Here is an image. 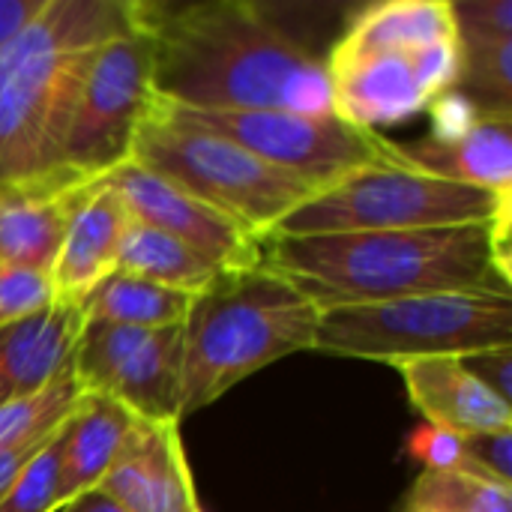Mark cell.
Returning <instances> with one entry per match:
<instances>
[{"mask_svg":"<svg viewBox=\"0 0 512 512\" xmlns=\"http://www.w3.org/2000/svg\"><path fill=\"white\" fill-rule=\"evenodd\" d=\"M153 96L183 108H285L333 114L327 63L258 3L141 0Z\"/></svg>","mask_w":512,"mask_h":512,"instance_id":"obj_1","label":"cell"},{"mask_svg":"<svg viewBox=\"0 0 512 512\" xmlns=\"http://www.w3.org/2000/svg\"><path fill=\"white\" fill-rule=\"evenodd\" d=\"M261 264L321 312L438 291H510V216L483 225L264 237Z\"/></svg>","mask_w":512,"mask_h":512,"instance_id":"obj_2","label":"cell"},{"mask_svg":"<svg viewBox=\"0 0 512 512\" xmlns=\"http://www.w3.org/2000/svg\"><path fill=\"white\" fill-rule=\"evenodd\" d=\"M138 21V0H45L0 48V186L60 171L96 54Z\"/></svg>","mask_w":512,"mask_h":512,"instance_id":"obj_3","label":"cell"},{"mask_svg":"<svg viewBox=\"0 0 512 512\" xmlns=\"http://www.w3.org/2000/svg\"><path fill=\"white\" fill-rule=\"evenodd\" d=\"M321 309L264 264L219 270L183 321L180 420L276 360L315 351Z\"/></svg>","mask_w":512,"mask_h":512,"instance_id":"obj_4","label":"cell"},{"mask_svg":"<svg viewBox=\"0 0 512 512\" xmlns=\"http://www.w3.org/2000/svg\"><path fill=\"white\" fill-rule=\"evenodd\" d=\"M512 348V291H438L321 312L315 351L399 366Z\"/></svg>","mask_w":512,"mask_h":512,"instance_id":"obj_5","label":"cell"},{"mask_svg":"<svg viewBox=\"0 0 512 512\" xmlns=\"http://www.w3.org/2000/svg\"><path fill=\"white\" fill-rule=\"evenodd\" d=\"M129 162L177 183L258 240L321 192L228 138L165 114L153 99L132 138Z\"/></svg>","mask_w":512,"mask_h":512,"instance_id":"obj_6","label":"cell"},{"mask_svg":"<svg viewBox=\"0 0 512 512\" xmlns=\"http://www.w3.org/2000/svg\"><path fill=\"white\" fill-rule=\"evenodd\" d=\"M512 213V192L495 195L414 168L405 156L393 165L354 171L288 213L270 234L324 237L363 231H414L483 225ZM267 234V237H270Z\"/></svg>","mask_w":512,"mask_h":512,"instance_id":"obj_7","label":"cell"},{"mask_svg":"<svg viewBox=\"0 0 512 512\" xmlns=\"http://www.w3.org/2000/svg\"><path fill=\"white\" fill-rule=\"evenodd\" d=\"M153 102L198 129L228 138L261 162L288 171L318 189L336 180L402 159V147L375 129L354 126L333 114H303L285 108H183L153 96Z\"/></svg>","mask_w":512,"mask_h":512,"instance_id":"obj_8","label":"cell"},{"mask_svg":"<svg viewBox=\"0 0 512 512\" xmlns=\"http://www.w3.org/2000/svg\"><path fill=\"white\" fill-rule=\"evenodd\" d=\"M150 99V39L141 27L138 0L135 27L114 36L87 72L60 150V171L93 183L123 165Z\"/></svg>","mask_w":512,"mask_h":512,"instance_id":"obj_9","label":"cell"},{"mask_svg":"<svg viewBox=\"0 0 512 512\" xmlns=\"http://www.w3.org/2000/svg\"><path fill=\"white\" fill-rule=\"evenodd\" d=\"M180 327H123L84 321L72 378L81 393L102 396L144 423H180Z\"/></svg>","mask_w":512,"mask_h":512,"instance_id":"obj_10","label":"cell"},{"mask_svg":"<svg viewBox=\"0 0 512 512\" xmlns=\"http://www.w3.org/2000/svg\"><path fill=\"white\" fill-rule=\"evenodd\" d=\"M333 111L363 129L402 123L456 87L459 39L417 51H330Z\"/></svg>","mask_w":512,"mask_h":512,"instance_id":"obj_11","label":"cell"},{"mask_svg":"<svg viewBox=\"0 0 512 512\" xmlns=\"http://www.w3.org/2000/svg\"><path fill=\"white\" fill-rule=\"evenodd\" d=\"M111 186L135 222L150 225L189 249L207 258L216 270H246L261 264V240L252 237L246 228L213 210L210 204L198 201L177 183L135 165L123 162L99 177Z\"/></svg>","mask_w":512,"mask_h":512,"instance_id":"obj_12","label":"cell"},{"mask_svg":"<svg viewBox=\"0 0 512 512\" xmlns=\"http://www.w3.org/2000/svg\"><path fill=\"white\" fill-rule=\"evenodd\" d=\"M99 489L126 512H201L180 441V423L138 420Z\"/></svg>","mask_w":512,"mask_h":512,"instance_id":"obj_13","label":"cell"},{"mask_svg":"<svg viewBox=\"0 0 512 512\" xmlns=\"http://www.w3.org/2000/svg\"><path fill=\"white\" fill-rule=\"evenodd\" d=\"M87 186L63 171L0 186V264L51 273Z\"/></svg>","mask_w":512,"mask_h":512,"instance_id":"obj_14","label":"cell"},{"mask_svg":"<svg viewBox=\"0 0 512 512\" xmlns=\"http://www.w3.org/2000/svg\"><path fill=\"white\" fill-rule=\"evenodd\" d=\"M411 405L423 423L459 438L512 432V405L471 375L462 357H429L399 363Z\"/></svg>","mask_w":512,"mask_h":512,"instance_id":"obj_15","label":"cell"},{"mask_svg":"<svg viewBox=\"0 0 512 512\" xmlns=\"http://www.w3.org/2000/svg\"><path fill=\"white\" fill-rule=\"evenodd\" d=\"M129 225L132 213L126 210L123 198L102 180H93L66 228L63 246L48 273L54 303L78 309L84 297L117 270Z\"/></svg>","mask_w":512,"mask_h":512,"instance_id":"obj_16","label":"cell"},{"mask_svg":"<svg viewBox=\"0 0 512 512\" xmlns=\"http://www.w3.org/2000/svg\"><path fill=\"white\" fill-rule=\"evenodd\" d=\"M81 327V309L60 303L0 327V408L33 399L72 372Z\"/></svg>","mask_w":512,"mask_h":512,"instance_id":"obj_17","label":"cell"},{"mask_svg":"<svg viewBox=\"0 0 512 512\" xmlns=\"http://www.w3.org/2000/svg\"><path fill=\"white\" fill-rule=\"evenodd\" d=\"M402 156L435 177L468 183L495 195L512 192V117L480 114L465 132L402 147Z\"/></svg>","mask_w":512,"mask_h":512,"instance_id":"obj_18","label":"cell"},{"mask_svg":"<svg viewBox=\"0 0 512 512\" xmlns=\"http://www.w3.org/2000/svg\"><path fill=\"white\" fill-rule=\"evenodd\" d=\"M138 417L111 399L84 393L63 426L60 450V507L87 489H96L123 453ZM57 507V510H60Z\"/></svg>","mask_w":512,"mask_h":512,"instance_id":"obj_19","label":"cell"},{"mask_svg":"<svg viewBox=\"0 0 512 512\" xmlns=\"http://www.w3.org/2000/svg\"><path fill=\"white\" fill-rule=\"evenodd\" d=\"M456 39L450 0H384L360 9L333 51H417Z\"/></svg>","mask_w":512,"mask_h":512,"instance_id":"obj_20","label":"cell"},{"mask_svg":"<svg viewBox=\"0 0 512 512\" xmlns=\"http://www.w3.org/2000/svg\"><path fill=\"white\" fill-rule=\"evenodd\" d=\"M192 294L171 291L126 273H111L102 279L78 306L84 321H108L123 327H183Z\"/></svg>","mask_w":512,"mask_h":512,"instance_id":"obj_21","label":"cell"},{"mask_svg":"<svg viewBox=\"0 0 512 512\" xmlns=\"http://www.w3.org/2000/svg\"><path fill=\"white\" fill-rule=\"evenodd\" d=\"M114 273H126L171 291L198 294L219 270L186 243L132 219Z\"/></svg>","mask_w":512,"mask_h":512,"instance_id":"obj_22","label":"cell"},{"mask_svg":"<svg viewBox=\"0 0 512 512\" xmlns=\"http://www.w3.org/2000/svg\"><path fill=\"white\" fill-rule=\"evenodd\" d=\"M402 512H512V489L468 471H423Z\"/></svg>","mask_w":512,"mask_h":512,"instance_id":"obj_23","label":"cell"},{"mask_svg":"<svg viewBox=\"0 0 512 512\" xmlns=\"http://www.w3.org/2000/svg\"><path fill=\"white\" fill-rule=\"evenodd\" d=\"M456 93L486 114L512 117V36L459 39Z\"/></svg>","mask_w":512,"mask_h":512,"instance_id":"obj_24","label":"cell"},{"mask_svg":"<svg viewBox=\"0 0 512 512\" xmlns=\"http://www.w3.org/2000/svg\"><path fill=\"white\" fill-rule=\"evenodd\" d=\"M81 396L84 393L75 384L72 372H66L60 381H54L39 396L3 405L0 408V447L15 444L21 438H33V435H45V432L60 429L72 417V411L78 408Z\"/></svg>","mask_w":512,"mask_h":512,"instance_id":"obj_25","label":"cell"},{"mask_svg":"<svg viewBox=\"0 0 512 512\" xmlns=\"http://www.w3.org/2000/svg\"><path fill=\"white\" fill-rule=\"evenodd\" d=\"M63 426L15 477L9 492L0 498V512H57V507H60L57 495H60Z\"/></svg>","mask_w":512,"mask_h":512,"instance_id":"obj_26","label":"cell"},{"mask_svg":"<svg viewBox=\"0 0 512 512\" xmlns=\"http://www.w3.org/2000/svg\"><path fill=\"white\" fill-rule=\"evenodd\" d=\"M51 306H54V288L48 273L0 264V327L33 318Z\"/></svg>","mask_w":512,"mask_h":512,"instance_id":"obj_27","label":"cell"},{"mask_svg":"<svg viewBox=\"0 0 512 512\" xmlns=\"http://www.w3.org/2000/svg\"><path fill=\"white\" fill-rule=\"evenodd\" d=\"M408 456L423 465V471H468V453H465V438L435 429L429 423L417 426L408 435Z\"/></svg>","mask_w":512,"mask_h":512,"instance_id":"obj_28","label":"cell"},{"mask_svg":"<svg viewBox=\"0 0 512 512\" xmlns=\"http://www.w3.org/2000/svg\"><path fill=\"white\" fill-rule=\"evenodd\" d=\"M453 15L459 39L512 36V0H459Z\"/></svg>","mask_w":512,"mask_h":512,"instance_id":"obj_29","label":"cell"},{"mask_svg":"<svg viewBox=\"0 0 512 512\" xmlns=\"http://www.w3.org/2000/svg\"><path fill=\"white\" fill-rule=\"evenodd\" d=\"M465 453L471 474L507 483L512 480V432L501 435H474L465 438Z\"/></svg>","mask_w":512,"mask_h":512,"instance_id":"obj_30","label":"cell"},{"mask_svg":"<svg viewBox=\"0 0 512 512\" xmlns=\"http://www.w3.org/2000/svg\"><path fill=\"white\" fill-rule=\"evenodd\" d=\"M465 369L477 375L489 390H495L504 402L512 405V348L483 351L474 357H462Z\"/></svg>","mask_w":512,"mask_h":512,"instance_id":"obj_31","label":"cell"},{"mask_svg":"<svg viewBox=\"0 0 512 512\" xmlns=\"http://www.w3.org/2000/svg\"><path fill=\"white\" fill-rule=\"evenodd\" d=\"M45 6V0H0V48Z\"/></svg>","mask_w":512,"mask_h":512,"instance_id":"obj_32","label":"cell"},{"mask_svg":"<svg viewBox=\"0 0 512 512\" xmlns=\"http://www.w3.org/2000/svg\"><path fill=\"white\" fill-rule=\"evenodd\" d=\"M57 512H126L105 489H87L78 498H72L69 504H63Z\"/></svg>","mask_w":512,"mask_h":512,"instance_id":"obj_33","label":"cell"},{"mask_svg":"<svg viewBox=\"0 0 512 512\" xmlns=\"http://www.w3.org/2000/svg\"><path fill=\"white\" fill-rule=\"evenodd\" d=\"M201 512H204V510H201Z\"/></svg>","mask_w":512,"mask_h":512,"instance_id":"obj_34","label":"cell"}]
</instances>
